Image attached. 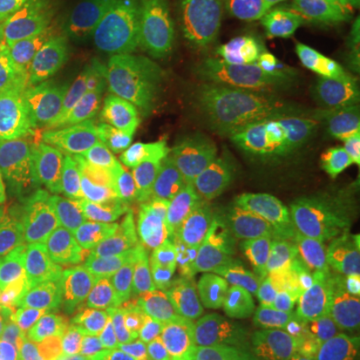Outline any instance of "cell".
Masks as SVG:
<instances>
[{"mask_svg":"<svg viewBox=\"0 0 360 360\" xmlns=\"http://www.w3.org/2000/svg\"><path fill=\"white\" fill-rule=\"evenodd\" d=\"M220 184L296 224L324 162V139L304 120L264 108H232L212 129Z\"/></svg>","mask_w":360,"mask_h":360,"instance_id":"obj_1","label":"cell"},{"mask_svg":"<svg viewBox=\"0 0 360 360\" xmlns=\"http://www.w3.org/2000/svg\"><path fill=\"white\" fill-rule=\"evenodd\" d=\"M281 0H231L184 66L198 101L260 108L278 92Z\"/></svg>","mask_w":360,"mask_h":360,"instance_id":"obj_2","label":"cell"},{"mask_svg":"<svg viewBox=\"0 0 360 360\" xmlns=\"http://www.w3.org/2000/svg\"><path fill=\"white\" fill-rule=\"evenodd\" d=\"M348 49L335 0H281L278 92L304 115L324 116L342 103Z\"/></svg>","mask_w":360,"mask_h":360,"instance_id":"obj_3","label":"cell"},{"mask_svg":"<svg viewBox=\"0 0 360 360\" xmlns=\"http://www.w3.org/2000/svg\"><path fill=\"white\" fill-rule=\"evenodd\" d=\"M106 30L103 0H52L32 25L0 46L4 78L16 92L75 70L101 52Z\"/></svg>","mask_w":360,"mask_h":360,"instance_id":"obj_4","label":"cell"},{"mask_svg":"<svg viewBox=\"0 0 360 360\" xmlns=\"http://www.w3.org/2000/svg\"><path fill=\"white\" fill-rule=\"evenodd\" d=\"M134 179L132 168L92 160L49 180L46 193L70 255L94 252L115 236Z\"/></svg>","mask_w":360,"mask_h":360,"instance_id":"obj_5","label":"cell"},{"mask_svg":"<svg viewBox=\"0 0 360 360\" xmlns=\"http://www.w3.org/2000/svg\"><path fill=\"white\" fill-rule=\"evenodd\" d=\"M49 182L0 186V283L49 276L70 255L46 193Z\"/></svg>","mask_w":360,"mask_h":360,"instance_id":"obj_6","label":"cell"},{"mask_svg":"<svg viewBox=\"0 0 360 360\" xmlns=\"http://www.w3.org/2000/svg\"><path fill=\"white\" fill-rule=\"evenodd\" d=\"M89 286L139 309L160 310L198 283L193 250L184 240L130 252L115 258H96L84 269Z\"/></svg>","mask_w":360,"mask_h":360,"instance_id":"obj_7","label":"cell"},{"mask_svg":"<svg viewBox=\"0 0 360 360\" xmlns=\"http://www.w3.org/2000/svg\"><path fill=\"white\" fill-rule=\"evenodd\" d=\"M0 342L11 360H75L65 290L49 276L0 283Z\"/></svg>","mask_w":360,"mask_h":360,"instance_id":"obj_8","label":"cell"},{"mask_svg":"<svg viewBox=\"0 0 360 360\" xmlns=\"http://www.w3.org/2000/svg\"><path fill=\"white\" fill-rule=\"evenodd\" d=\"M231 0H160L130 44V65L150 82H168L184 70Z\"/></svg>","mask_w":360,"mask_h":360,"instance_id":"obj_9","label":"cell"},{"mask_svg":"<svg viewBox=\"0 0 360 360\" xmlns=\"http://www.w3.org/2000/svg\"><path fill=\"white\" fill-rule=\"evenodd\" d=\"M134 115L136 89L130 72L110 70L92 82L66 116L56 172L75 170L106 153L129 130Z\"/></svg>","mask_w":360,"mask_h":360,"instance_id":"obj_10","label":"cell"},{"mask_svg":"<svg viewBox=\"0 0 360 360\" xmlns=\"http://www.w3.org/2000/svg\"><path fill=\"white\" fill-rule=\"evenodd\" d=\"M200 234L208 246L266 266L281 245L276 220L269 210L226 188L210 196Z\"/></svg>","mask_w":360,"mask_h":360,"instance_id":"obj_11","label":"cell"},{"mask_svg":"<svg viewBox=\"0 0 360 360\" xmlns=\"http://www.w3.org/2000/svg\"><path fill=\"white\" fill-rule=\"evenodd\" d=\"M106 72H110V58L106 52H96L75 70L16 90V104L26 129L46 153L56 156V160L66 116L90 84Z\"/></svg>","mask_w":360,"mask_h":360,"instance_id":"obj_12","label":"cell"},{"mask_svg":"<svg viewBox=\"0 0 360 360\" xmlns=\"http://www.w3.org/2000/svg\"><path fill=\"white\" fill-rule=\"evenodd\" d=\"M68 345L75 360H122L127 309L92 286L65 292Z\"/></svg>","mask_w":360,"mask_h":360,"instance_id":"obj_13","label":"cell"},{"mask_svg":"<svg viewBox=\"0 0 360 360\" xmlns=\"http://www.w3.org/2000/svg\"><path fill=\"white\" fill-rule=\"evenodd\" d=\"M340 296L330 281L300 286L272 284L260 288L240 310L238 319L250 333L269 336L284 324L298 321H326L335 314Z\"/></svg>","mask_w":360,"mask_h":360,"instance_id":"obj_14","label":"cell"},{"mask_svg":"<svg viewBox=\"0 0 360 360\" xmlns=\"http://www.w3.org/2000/svg\"><path fill=\"white\" fill-rule=\"evenodd\" d=\"M56 174V156L28 132L16 104V92L0 80V186L16 180L49 182Z\"/></svg>","mask_w":360,"mask_h":360,"instance_id":"obj_15","label":"cell"},{"mask_svg":"<svg viewBox=\"0 0 360 360\" xmlns=\"http://www.w3.org/2000/svg\"><path fill=\"white\" fill-rule=\"evenodd\" d=\"M205 184H172L150 212L141 220L129 238L115 248L108 258L141 252L148 248L184 240L200 214Z\"/></svg>","mask_w":360,"mask_h":360,"instance_id":"obj_16","label":"cell"},{"mask_svg":"<svg viewBox=\"0 0 360 360\" xmlns=\"http://www.w3.org/2000/svg\"><path fill=\"white\" fill-rule=\"evenodd\" d=\"M193 264L198 283L229 307L246 304L262 288L269 270L266 264L246 262L208 245L193 250Z\"/></svg>","mask_w":360,"mask_h":360,"instance_id":"obj_17","label":"cell"},{"mask_svg":"<svg viewBox=\"0 0 360 360\" xmlns=\"http://www.w3.org/2000/svg\"><path fill=\"white\" fill-rule=\"evenodd\" d=\"M172 184H174L172 182V142L168 139L153 155L148 165L142 168L141 174H136L118 231L106 245L94 250V255L98 258L110 257L116 246L122 245L129 238L134 229L141 224V220L150 212V208L165 196Z\"/></svg>","mask_w":360,"mask_h":360,"instance_id":"obj_18","label":"cell"},{"mask_svg":"<svg viewBox=\"0 0 360 360\" xmlns=\"http://www.w3.org/2000/svg\"><path fill=\"white\" fill-rule=\"evenodd\" d=\"M160 310L180 328L217 340L229 335L234 322L224 304L200 283Z\"/></svg>","mask_w":360,"mask_h":360,"instance_id":"obj_19","label":"cell"},{"mask_svg":"<svg viewBox=\"0 0 360 360\" xmlns=\"http://www.w3.org/2000/svg\"><path fill=\"white\" fill-rule=\"evenodd\" d=\"M172 142V182L174 184H205L214 170L212 160V130L188 118Z\"/></svg>","mask_w":360,"mask_h":360,"instance_id":"obj_20","label":"cell"},{"mask_svg":"<svg viewBox=\"0 0 360 360\" xmlns=\"http://www.w3.org/2000/svg\"><path fill=\"white\" fill-rule=\"evenodd\" d=\"M324 322V321H322ZM321 321H298L284 324L264 338L269 360H310L322 333Z\"/></svg>","mask_w":360,"mask_h":360,"instance_id":"obj_21","label":"cell"},{"mask_svg":"<svg viewBox=\"0 0 360 360\" xmlns=\"http://www.w3.org/2000/svg\"><path fill=\"white\" fill-rule=\"evenodd\" d=\"M122 360H160V340L155 324L139 309L127 314Z\"/></svg>","mask_w":360,"mask_h":360,"instance_id":"obj_22","label":"cell"},{"mask_svg":"<svg viewBox=\"0 0 360 360\" xmlns=\"http://www.w3.org/2000/svg\"><path fill=\"white\" fill-rule=\"evenodd\" d=\"M310 360H360V345L335 312L322 322V333Z\"/></svg>","mask_w":360,"mask_h":360,"instance_id":"obj_23","label":"cell"},{"mask_svg":"<svg viewBox=\"0 0 360 360\" xmlns=\"http://www.w3.org/2000/svg\"><path fill=\"white\" fill-rule=\"evenodd\" d=\"M52 0H0V46L32 25Z\"/></svg>","mask_w":360,"mask_h":360,"instance_id":"obj_24","label":"cell"},{"mask_svg":"<svg viewBox=\"0 0 360 360\" xmlns=\"http://www.w3.org/2000/svg\"><path fill=\"white\" fill-rule=\"evenodd\" d=\"M222 360H269L264 348L258 345L252 336L245 333V328L234 321L229 335L220 340Z\"/></svg>","mask_w":360,"mask_h":360,"instance_id":"obj_25","label":"cell"},{"mask_svg":"<svg viewBox=\"0 0 360 360\" xmlns=\"http://www.w3.org/2000/svg\"><path fill=\"white\" fill-rule=\"evenodd\" d=\"M336 312L340 314V319L345 321L348 330L354 335L360 345V284L356 288H352L345 298H340V304Z\"/></svg>","mask_w":360,"mask_h":360,"instance_id":"obj_26","label":"cell"},{"mask_svg":"<svg viewBox=\"0 0 360 360\" xmlns=\"http://www.w3.org/2000/svg\"><path fill=\"white\" fill-rule=\"evenodd\" d=\"M160 360H180V359H176V356H174L170 350H167L165 347H160Z\"/></svg>","mask_w":360,"mask_h":360,"instance_id":"obj_27","label":"cell"},{"mask_svg":"<svg viewBox=\"0 0 360 360\" xmlns=\"http://www.w3.org/2000/svg\"><path fill=\"white\" fill-rule=\"evenodd\" d=\"M0 80H4V70H2V56H0Z\"/></svg>","mask_w":360,"mask_h":360,"instance_id":"obj_28","label":"cell"},{"mask_svg":"<svg viewBox=\"0 0 360 360\" xmlns=\"http://www.w3.org/2000/svg\"><path fill=\"white\" fill-rule=\"evenodd\" d=\"M0 360H6V356H4V348H2V342H0Z\"/></svg>","mask_w":360,"mask_h":360,"instance_id":"obj_29","label":"cell"}]
</instances>
